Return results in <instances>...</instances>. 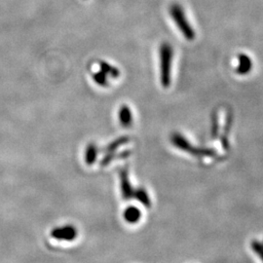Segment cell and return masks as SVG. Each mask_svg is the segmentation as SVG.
Wrapping results in <instances>:
<instances>
[{"label":"cell","instance_id":"277c9868","mask_svg":"<svg viewBox=\"0 0 263 263\" xmlns=\"http://www.w3.org/2000/svg\"><path fill=\"white\" fill-rule=\"evenodd\" d=\"M239 66L237 67L236 71L239 74H247L250 72V70L252 69V61L249 58V56L245 55V54H241L239 55Z\"/></svg>","mask_w":263,"mask_h":263},{"label":"cell","instance_id":"3957f363","mask_svg":"<svg viewBox=\"0 0 263 263\" xmlns=\"http://www.w3.org/2000/svg\"><path fill=\"white\" fill-rule=\"evenodd\" d=\"M51 235L53 238L61 241H73L77 237V230L72 226H65L62 227H56Z\"/></svg>","mask_w":263,"mask_h":263},{"label":"cell","instance_id":"8992f818","mask_svg":"<svg viewBox=\"0 0 263 263\" xmlns=\"http://www.w3.org/2000/svg\"><path fill=\"white\" fill-rule=\"evenodd\" d=\"M120 121L122 122L123 125L128 126L132 122V114L130 108L127 106H124L122 109L120 110Z\"/></svg>","mask_w":263,"mask_h":263},{"label":"cell","instance_id":"ba28073f","mask_svg":"<svg viewBox=\"0 0 263 263\" xmlns=\"http://www.w3.org/2000/svg\"><path fill=\"white\" fill-rule=\"evenodd\" d=\"M217 117H216V114H215V117H213V128H212V137L216 139L217 137Z\"/></svg>","mask_w":263,"mask_h":263},{"label":"cell","instance_id":"6da1fadb","mask_svg":"<svg viewBox=\"0 0 263 263\" xmlns=\"http://www.w3.org/2000/svg\"><path fill=\"white\" fill-rule=\"evenodd\" d=\"M173 47L169 43H163L160 47L161 62V83L167 88L171 84V68L173 60Z\"/></svg>","mask_w":263,"mask_h":263},{"label":"cell","instance_id":"52a82bcc","mask_svg":"<svg viewBox=\"0 0 263 263\" xmlns=\"http://www.w3.org/2000/svg\"><path fill=\"white\" fill-rule=\"evenodd\" d=\"M136 198H138L143 205H145L146 207H149V205H151V200H149V198H148L147 193H146L143 189H139V190L137 191Z\"/></svg>","mask_w":263,"mask_h":263},{"label":"cell","instance_id":"5b68a950","mask_svg":"<svg viewBox=\"0 0 263 263\" xmlns=\"http://www.w3.org/2000/svg\"><path fill=\"white\" fill-rule=\"evenodd\" d=\"M125 219L130 223H136L141 217V211L136 207L128 208L124 214Z\"/></svg>","mask_w":263,"mask_h":263},{"label":"cell","instance_id":"7a4b0ae2","mask_svg":"<svg viewBox=\"0 0 263 263\" xmlns=\"http://www.w3.org/2000/svg\"><path fill=\"white\" fill-rule=\"evenodd\" d=\"M170 14L177 24L179 30L182 32L183 36L188 40H193L195 38V31L189 25L182 7L179 4H173L170 8Z\"/></svg>","mask_w":263,"mask_h":263}]
</instances>
